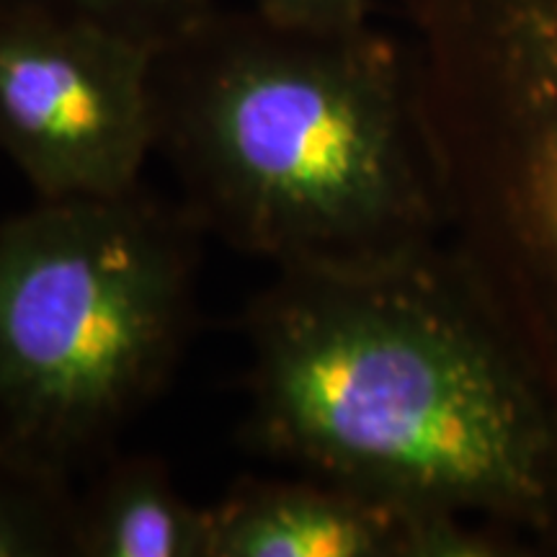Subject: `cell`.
Here are the masks:
<instances>
[{
    "instance_id": "obj_5",
    "label": "cell",
    "mask_w": 557,
    "mask_h": 557,
    "mask_svg": "<svg viewBox=\"0 0 557 557\" xmlns=\"http://www.w3.org/2000/svg\"><path fill=\"white\" fill-rule=\"evenodd\" d=\"M156 52L86 13L0 0V156L37 201L139 189L156 152Z\"/></svg>"
},
{
    "instance_id": "obj_8",
    "label": "cell",
    "mask_w": 557,
    "mask_h": 557,
    "mask_svg": "<svg viewBox=\"0 0 557 557\" xmlns=\"http://www.w3.org/2000/svg\"><path fill=\"white\" fill-rule=\"evenodd\" d=\"M73 480L0 449V557H75Z\"/></svg>"
},
{
    "instance_id": "obj_3",
    "label": "cell",
    "mask_w": 557,
    "mask_h": 557,
    "mask_svg": "<svg viewBox=\"0 0 557 557\" xmlns=\"http://www.w3.org/2000/svg\"><path fill=\"white\" fill-rule=\"evenodd\" d=\"M199 238L139 189L0 220V449L73 483L114 455L189 341Z\"/></svg>"
},
{
    "instance_id": "obj_10",
    "label": "cell",
    "mask_w": 557,
    "mask_h": 557,
    "mask_svg": "<svg viewBox=\"0 0 557 557\" xmlns=\"http://www.w3.org/2000/svg\"><path fill=\"white\" fill-rule=\"evenodd\" d=\"M253 11L305 32H351L369 24V0H256Z\"/></svg>"
},
{
    "instance_id": "obj_1",
    "label": "cell",
    "mask_w": 557,
    "mask_h": 557,
    "mask_svg": "<svg viewBox=\"0 0 557 557\" xmlns=\"http://www.w3.org/2000/svg\"><path fill=\"white\" fill-rule=\"evenodd\" d=\"M243 333L259 455L508 547H557L545 403L447 240L276 271Z\"/></svg>"
},
{
    "instance_id": "obj_4",
    "label": "cell",
    "mask_w": 557,
    "mask_h": 557,
    "mask_svg": "<svg viewBox=\"0 0 557 557\" xmlns=\"http://www.w3.org/2000/svg\"><path fill=\"white\" fill-rule=\"evenodd\" d=\"M444 238L537 387L557 444V0H408Z\"/></svg>"
},
{
    "instance_id": "obj_7",
    "label": "cell",
    "mask_w": 557,
    "mask_h": 557,
    "mask_svg": "<svg viewBox=\"0 0 557 557\" xmlns=\"http://www.w3.org/2000/svg\"><path fill=\"white\" fill-rule=\"evenodd\" d=\"M75 557H212V506L150 455H111L75 498Z\"/></svg>"
},
{
    "instance_id": "obj_9",
    "label": "cell",
    "mask_w": 557,
    "mask_h": 557,
    "mask_svg": "<svg viewBox=\"0 0 557 557\" xmlns=\"http://www.w3.org/2000/svg\"><path fill=\"white\" fill-rule=\"evenodd\" d=\"M60 9L86 13L150 45H165L212 11L209 0H39Z\"/></svg>"
},
{
    "instance_id": "obj_2",
    "label": "cell",
    "mask_w": 557,
    "mask_h": 557,
    "mask_svg": "<svg viewBox=\"0 0 557 557\" xmlns=\"http://www.w3.org/2000/svg\"><path fill=\"white\" fill-rule=\"evenodd\" d=\"M156 150L201 227L274 271L444 243L408 50L209 11L158 47Z\"/></svg>"
},
{
    "instance_id": "obj_6",
    "label": "cell",
    "mask_w": 557,
    "mask_h": 557,
    "mask_svg": "<svg viewBox=\"0 0 557 557\" xmlns=\"http://www.w3.org/2000/svg\"><path fill=\"white\" fill-rule=\"evenodd\" d=\"M506 542L331 480L248 478L212 506V557H491Z\"/></svg>"
}]
</instances>
